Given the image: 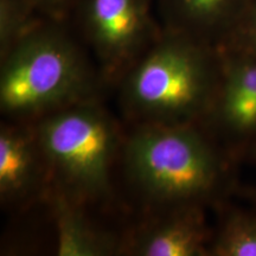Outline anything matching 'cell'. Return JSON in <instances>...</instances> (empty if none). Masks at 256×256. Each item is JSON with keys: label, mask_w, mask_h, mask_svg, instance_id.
I'll return each mask as SVG.
<instances>
[{"label": "cell", "mask_w": 256, "mask_h": 256, "mask_svg": "<svg viewBox=\"0 0 256 256\" xmlns=\"http://www.w3.org/2000/svg\"><path fill=\"white\" fill-rule=\"evenodd\" d=\"M130 183L156 209L218 200L235 184L228 154L200 124H142L124 136Z\"/></svg>", "instance_id": "1"}, {"label": "cell", "mask_w": 256, "mask_h": 256, "mask_svg": "<svg viewBox=\"0 0 256 256\" xmlns=\"http://www.w3.org/2000/svg\"><path fill=\"white\" fill-rule=\"evenodd\" d=\"M64 24L44 18L0 58V110L6 120L32 124L98 100L106 83Z\"/></svg>", "instance_id": "2"}, {"label": "cell", "mask_w": 256, "mask_h": 256, "mask_svg": "<svg viewBox=\"0 0 256 256\" xmlns=\"http://www.w3.org/2000/svg\"><path fill=\"white\" fill-rule=\"evenodd\" d=\"M220 74L218 48L162 30L118 83L121 108L133 126L200 124Z\"/></svg>", "instance_id": "3"}, {"label": "cell", "mask_w": 256, "mask_h": 256, "mask_svg": "<svg viewBox=\"0 0 256 256\" xmlns=\"http://www.w3.org/2000/svg\"><path fill=\"white\" fill-rule=\"evenodd\" d=\"M32 124L49 166L51 188L87 206L110 197L112 171L124 136L98 100Z\"/></svg>", "instance_id": "4"}, {"label": "cell", "mask_w": 256, "mask_h": 256, "mask_svg": "<svg viewBox=\"0 0 256 256\" xmlns=\"http://www.w3.org/2000/svg\"><path fill=\"white\" fill-rule=\"evenodd\" d=\"M152 0H78L74 10L83 40L106 84H116L162 36Z\"/></svg>", "instance_id": "5"}, {"label": "cell", "mask_w": 256, "mask_h": 256, "mask_svg": "<svg viewBox=\"0 0 256 256\" xmlns=\"http://www.w3.org/2000/svg\"><path fill=\"white\" fill-rule=\"evenodd\" d=\"M218 50V86L200 126L216 142L243 148L256 140V56Z\"/></svg>", "instance_id": "6"}, {"label": "cell", "mask_w": 256, "mask_h": 256, "mask_svg": "<svg viewBox=\"0 0 256 256\" xmlns=\"http://www.w3.org/2000/svg\"><path fill=\"white\" fill-rule=\"evenodd\" d=\"M51 176L34 124L6 120L0 127V200L23 209L46 202Z\"/></svg>", "instance_id": "7"}, {"label": "cell", "mask_w": 256, "mask_h": 256, "mask_svg": "<svg viewBox=\"0 0 256 256\" xmlns=\"http://www.w3.org/2000/svg\"><path fill=\"white\" fill-rule=\"evenodd\" d=\"M204 204L159 209L156 215L124 236L122 255L206 256L212 234Z\"/></svg>", "instance_id": "8"}, {"label": "cell", "mask_w": 256, "mask_h": 256, "mask_svg": "<svg viewBox=\"0 0 256 256\" xmlns=\"http://www.w3.org/2000/svg\"><path fill=\"white\" fill-rule=\"evenodd\" d=\"M250 0H158L162 30L218 48Z\"/></svg>", "instance_id": "9"}, {"label": "cell", "mask_w": 256, "mask_h": 256, "mask_svg": "<svg viewBox=\"0 0 256 256\" xmlns=\"http://www.w3.org/2000/svg\"><path fill=\"white\" fill-rule=\"evenodd\" d=\"M44 203L56 226L58 256L122 255L124 238L100 228L86 212L87 206L51 188Z\"/></svg>", "instance_id": "10"}, {"label": "cell", "mask_w": 256, "mask_h": 256, "mask_svg": "<svg viewBox=\"0 0 256 256\" xmlns=\"http://www.w3.org/2000/svg\"><path fill=\"white\" fill-rule=\"evenodd\" d=\"M210 256H256V214L230 209L212 234Z\"/></svg>", "instance_id": "11"}, {"label": "cell", "mask_w": 256, "mask_h": 256, "mask_svg": "<svg viewBox=\"0 0 256 256\" xmlns=\"http://www.w3.org/2000/svg\"><path fill=\"white\" fill-rule=\"evenodd\" d=\"M44 18L28 0H0V58Z\"/></svg>", "instance_id": "12"}, {"label": "cell", "mask_w": 256, "mask_h": 256, "mask_svg": "<svg viewBox=\"0 0 256 256\" xmlns=\"http://www.w3.org/2000/svg\"><path fill=\"white\" fill-rule=\"evenodd\" d=\"M220 49L256 56V0H250Z\"/></svg>", "instance_id": "13"}, {"label": "cell", "mask_w": 256, "mask_h": 256, "mask_svg": "<svg viewBox=\"0 0 256 256\" xmlns=\"http://www.w3.org/2000/svg\"><path fill=\"white\" fill-rule=\"evenodd\" d=\"M42 16L46 18L66 20L74 14L78 0H28Z\"/></svg>", "instance_id": "14"}, {"label": "cell", "mask_w": 256, "mask_h": 256, "mask_svg": "<svg viewBox=\"0 0 256 256\" xmlns=\"http://www.w3.org/2000/svg\"><path fill=\"white\" fill-rule=\"evenodd\" d=\"M238 196L244 198L256 206V186H234V190Z\"/></svg>", "instance_id": "15"}, {"label": "cell", "mask_w": 256, "mask_h": 256, "mask_svg": "<svg viewBox=\"0 0 256 256\" xmlns=\"http://www.w3.org/2000/svg\"><path fill=\"white\" fill-rule=\"evenodd\" d=\"M246 150H247L249 156L256 162V140L255 142H252V144H249V145L246 147Z\"/></svg>", "instance_id": "16"}]
</instances>
